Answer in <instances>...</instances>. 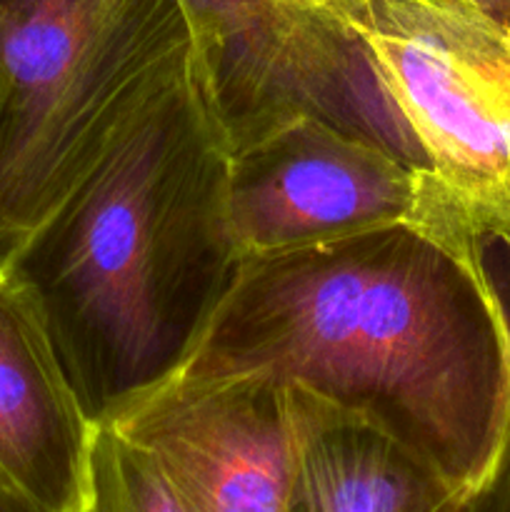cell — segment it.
<instances>
[{
	"label": "cell",
	"instance_id": "obj_6",
	"mask_svg": "<svg viewBox=\"0 0 510 512\" xmlns=\"http://www.w3.org/2000/svg\"><path fill=\"white\" fill-rule=\"evenodd\" d=\"M228 223L243 260L390 225L470 228L428 168L318 115L228 155Z\"/></svg>",
	"mask_w": 510,
	"mask_h": 512
},
{
	"label": "cell",
	"instance_id": "obj_9",
	"mask_svg": "<svg viewBox=\"0 0 510 512\" xmlns=\"http://www.w3.org/2000/svg\"><path fill=\"white\" fill-rule=\"evenodd\" d=\"M290 398L298 440L285 512H445L463 500L383 430L300 388Z\"/></svg>",
	"mask_w": 510,
	"mask_h": 512
},
{
	"label": "cell",
	"instance_id": "obj_10",
	"mask_svg": "<svg viewBox=\"0 0 510 512\" xmlns=\"http://www.w3.org/2000/svg\"><path fill=\"white\" fill-rule=\"evenodd\" d=\"M78 512L188 510L143 450L120 438L110 425H98L90 450L88 488Z\"/></svg>",
	"mask_w": 510,
	"mask_h": 512
},
{
	"label": "cell",
	"instance_id": "obj_16",
	"mask_svg": "<svg viewBox=\"0 0 510 512\" xmlns=\"http://www.w3.org/2000/svg\"><path fill=\"white\" fill-rule=\"evenodd\" d=\"M470 498H473V495H470ZM470 498H463V500H458V503H453V505H450V508L445 510V512H470Z\"/></svg>",
	"mask_w": 510,
	"mask_h": 512
},
{
	"label": "cell",
	"instance_id": "obj_2",
	"mask_svg": "<svg viewBox=\"0 0 510 512\" xmlns=\"http://www.w3.org/2000/svg\"><path fill=\"white\" fill-rule=\"evenodd\" d=\"M228 155L190 50L140 90L10 258L95 425L183 368L238 278Z\"/></svg>",
	"mask_w": 510,
	"mask_h": 512
},
{
	"label": "cell",
	"instance_id": "obj_13",
	"mask_svg": "<svg viewBox=\"0 0 510 512\" xmlns=\"http://www.w3.org/2000/svg\"><path fill=\"white\" fill-rule=\"evenodd\" d=\"M0 512H43L25 493L0 475Z\"/></svg>",
	"mask_w": 510,
	"mask_h": 512
},
{
	"label": "cell",
	"instance_id": "obj_4",
	"mask_svg": "<svg viewBox=\"0 0 510 512\" xmlns=\"http://www.w3.org/2000/svg\"><path fill=\"white\" fill-rule=\"evenodd\" d=\"M343 23L480 243L510 248V28L443 0H355Z\"/></svg>",
	"mask_w": 510,
	"mask_h": 512
},
{
	"label": "cell",
	"instance_id": "obj_12",
	"mask_svg": "<svg viewBox=\"0 0 510 512\" xmlns=\"http://www.w3.org/2000/svg\"><path fill=\"white\" fill-rule=\"evenodd\" d=\"M443 3H460L490 18L493 23L510 28V0H443Z\"/></svg>",
	"mask_w": 510,
	"mask_h": 512
},
{
	"label": "cell",
	"instance_id": "obj_11",
	"mask_svg": "<svg viewBox=\"0 0 510 512\" xmlns=\"http://www.w3.org/2000/svg\"><path fill=\"white\" fill-rule=\"evenodd\" d=\"M470 512H510V438L490 478L470 498Z\"/></svg>",
	"mask_w": 510,
	"mask_h": 512
},
{
	"label": "cell",
	"instance_id": "obj_15",
	"mask_svg": "<svg viewBox=\"0 0 510 512\" xmlns=\"http://www.w3.org/2000/svg\"><path fill=\"white\" fill-rule=\"evenodd\" d=\"M15 250H18V243H15V240L5 233L3 225H0V268H5V265L10 263Z\"/></svg>",
	"mask_w": 510,
	"mask_h": 512
},
{
	"label": "cell",
	"instance_id": "obj_7",
	"mask_svg": "<svg viewBox=\"0 0 510 512\" xmlns=\"http://www.w3.org/2000/svg\"><path fill=\"white\" fill-rule=\"evenodd\" d=\"M105 425L143 450L188 512H285L295 470L288 385L175 380Z\"/></svg>",
	"mask_w": 510,
	"mask_h": 512
},
{
	"label": "cell",
	"instance_id": "obj_3",
	"mask_svg": "<svg viewBox=\"0 0 510 512\" xmlns=\"http://www.w3.org/2000/svg\"><path fill=\"white\" fill-rule=\"evenodd\" d=\"M193 50L180 0H0V225L23 243L140 90Z\"/></svg>",
	"mask_w": 510,
	"mask_h": 512
},
{
	"label": "cell",
	"instance_id": "obj_14",
	"mask_svg": "<svg viewBox=\"0 0 510 512\" xmlns=\"http://www.w3.org/2000/svg\"><path fill=\"white\" fill-rule=\"evenodd\" d=\"M288 3L298 5V8H308V10H318V13H328L335 15V18L343 20L345 13L355 5V0H288Z\"/></svg>",
	"mask_w": 510,
	"mask_h": 512
},
{
	"label": "cell",
	"instance_id": "obj_8",
	"mask_svg": "<svg viewBox=\"0 0 510 512\" xmlns=\"http://www.w3.org/2000/svg\"><path fill=\"white\" fill-rule=\"evenodd\" d=\"M98 425L85 415L28 285L0 268V475L43 512H78Z\"/></svg>",
	"mask_w": 510,
	"mask_h": 512
},
{
	"label": "cell",
	"instance_id": "obj_1",
	"mask_svg": "<svg viewBox=\"0 0 510 512\" xmlns=\"http://www.w3.org/2000/svg\"><path fill=\"white\" fill-rule=\"evenodd\" d=\"M173 378L305 390L463 498L510 438V320L473 228L390 225L245 258Z\"/></svg>",
	"mask_w": 510,
	"mask_h": 512
},
{
	"label": "cell",
	"instance_id": "obj_5",
	"mask_svg": "<svg viewBox=\"0 0 510 512\" xmlns=\"http://www.w3.org/2000/svg\"><path fill=\"white\" fill-rule=\"evenodd\" d=\"M193 68L228 153L318 115L423 165L348 23L288 0H180ZM425 168V165H423Z\"/></svg>",
	"mask_w": 510,
	"mask_h": 512
}]
</instances>
